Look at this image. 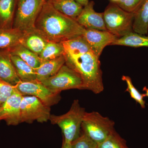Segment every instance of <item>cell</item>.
Masks as SVG:
<instances>
[{"mask_svg":"<svg viewBox=\"0 0 148 148\" xmlns=\"http://www.w3.org/2000/svg\"><path fill=\"white\" fill-rule=\"evenodd\" d=\"M35 29L48 41L57 42L82 36L85 29L75 19L56 10L48 1L37 18Z\"/></svg>","mask_w":148,"mask_h":148,"instance_id":"cell-1","label":"cell"},{"mask_svg":"<svg viewBox=\"0 0 148 148\" xmlns=\"http://www.w3.org/2000/svg\"><path fill=\"white\" fill-rule=\"evenodd\" d=\"M65 56V64L81 77L84 89L90 90L95 94L103 92V73L98 57L92 52L76 57Z\"/></svg>","mask_w":148,"mask_h":148,"instance_id":"cell-2","label":"cell"},{"mask_svg":"<svg viewBox=\"0 0 148 148\" xmlns=\"http://www.w3.org/2000/svg\"><path fill=\"white\" fill-rule=\"evenodd\" d=\"M85 109L81 107L79 101L75 100L69 110L64 114L51 115L49 121L51 124L57 125L61 128L66 143H71L79 137Z\"/></svg>","mask_w":148,"mask_h":148,"instance_id":"cell-3","label":"cell"},{"mask_svg":"<svg viewBox=\"0 0 148 148\" xmlns=\"http://www.w3.org/2000/svg\"><path fill=\"white\" fill-rule=\"evenodd\" d=\"M106 29L118 38L133 31L134 12L123 9L115 3L111 2L103 12Z\"/></svg>","mask_w":148,"mask_h":148,"instance_id":"cell-4","label":"cell"},{"mask_svg":"<svg viewBox=\"0 0 148 148\" xmlns=\"http://www.w3.org/2000/svg\"><path fill=\"white\" fill-rule=\"evenodd\" d=\"M46 0H17L13 28L22 32L35 29V23Z\"/></svg>","mask_w":148,"mask_h":148,"instance_id":"cell-5","label":"cell"},{"mask_svg":"<svg viewBox=\"0 0 148 148\" xmlns=\"http://www.w3.org/2000/svg\"><path fill=\"white\" fill-rule=\"evenodd\" d=\"M115 123L97 112H86L81 128L83 132L97 144L106 140L114 130Z\"/></svg>","mask_w":148,"mask_h":148,"instance_id":"cell-6","label":"cell"},{"mask_svg":"<svg viewBox=\"0 0 148 148\" xmlns=\"http://www.w3.org/2000/svg\"><path fill=\"white\" fill-rule=\"evenodd\" d=\"M42 83L51 92L60 93L72 89L84 90L83 82L80 75L66 64L55 75Z\"/></svg>","mask_w":148,"mask_h":148,"instance_id":"cell-7","label":"cell"},{"mask_svg":"<svg viewBox=\"0 0 148 148\" xmlns=\"http://www.w3.org/2000/svg\"><path fill=\"white\" fill-rule=\"evenodd\" d=\"M50 107L34 96H23L21 104L20 122L32 123L36 121L43 123L49 120Z\"/></svg>","mask_w":148,"mask_h":148,"instance_id":"cell-8","label":"cell"},{"mask_svg":"<svg viewBox=\"0 0 148 148\" xmlns=\"http://www.w3.org/2000/svg\"><path fill=\"white\" fill-rule=\"evenodd\" d=\"M14 86L23 96H34L49 107L56 105L61 100L60 93L51 92L37 79L30 81L20 80Z\"/></svg>","mask_w":148,"mask_h":148,"instance_id":"cell-9","label":"cell"},{"mask_svg":"<svg viewBox=\"0 0 148 148\" xmlns=\"http://www.w3.org/2000/svg\"><path fill=\"white\" fill-rule=\"evenodd\" d=\"M23 96L16 89L0 106V121H5L8 125H17L21 123V104Z\"/></svg>","mask_w":148,"mask_h":148,"instance_id":"cell-10","label":"cell"},{"mask_svg":"<svg viewBox=\"0 0 148 148\" xmlns=\"http://www.w3.org/2000/svg\"><path fill=\"white\" fill-rule=\"evenodd\" d=\"M82 36L92 53L99 58L105 47L111 45L118 38L108 31L93 29H85Z\"/></svg>","mask_w":148,"mask_h":148,"instance_id":"cell-11","label":"cell"},{"mask_svg":"<svg viewBox=\"0 0 148 148\" xmlns=\"http://www.w3.org/2000/svg\"><path fill=\"white\" fill-rule=\"evenodd\" d=\"M94 2L90 1L84 7L81 13L76 20L86 29L108 31L104 21L103 12H98L94 9Z\"/></svg>","mask_w":148,"mask_h":148,"instance_id":"cell-12","label":"cell"},{"mask_svg":"<svg viewBox=\"0 0 148 148\" xmlns=\"http://www.w3.org/2000/svg\"><path fill=\"white\" fill-rule=\"evenodd\" d=\"M0 78L14 86L20 81L8 49H0Z\"/></svg>","mask_w":148,"mask_h":148,"instance_id":"cell-13","label":"cell"},{"mask_svg":"<svg viewBox=\"0 0 148 148\" xmlns=\"http://www.w3.org/2000/svg\"><path fill=\"white\" fill-rule=\"evenodd\" d=\"M48 41L36 29L23 32L21 38V45L39 55Z\"/></svg>","mask_w":148,"mask_h":148,"instance_id":"cell-14","label":"cell"},{"mask_svg":"<svg viewBox=\"0 0 148 148\" xmlns=\"http://www.w3.org/2000/svg\"><path fill=\"white\" fill-rule=\"evenodd\" d=\"M65 63L66 58L64 55L52 60L43 61L40 66L35 69L37 79L42 81L53 76Z\"/></svg>","mask_w":148,"mask_h":148,"instance_id":"cell-15","label":"cell"},{"mask_svg":"<svg viewBox=\"0 0 148 148\" xmlns=\"http://www.w3.org/2000/svg\"><path fill=\"white\" fill-rule=\"evenodd\" d=\"M61 43L64 48L65 56L76 57L88 52H92L82 35Z\"/></svg>","mask_w":148,"mask_h":148,"instance_id":"cell-16","label":"cell"},{"mask_svg":"<svg viewBox=\"0 0 148 148\" xmlns=\"http://www.w3.org/2000/svg\"><path fill=\"white\" fill-rule=\"evenodd\" d=\"M17 0H0V29L13 28Z\"/></svg>","mask_w":148,"mask_h":148,"instance_id":"cell-17","label":"cell"},{"mask_svg":"<svg viewBox=\"0 0 148 148\" xmlns=\"http://www.w3.org/2000/svg\"><path fill=\"white\" fill-rule=\"evenodd\" d=\"M48 1L56 10L75 20L84 7L75 0H49Z\"/></svg>","mask_w":148,"mask_h":148,"instance_id":"cell-18","label":"cell"},{"mask_svg":"<svg viewBox=\"0 0 148 148\" xmlns=\"http://www.w3.org/2000/svg\"><path fill=\"white\" fill-rule=\"evenodd\" d=\"M133 31L143 35L148 33V0H144L134 12Z\"/></svg>","mask_w":148,"mask_h":148,"instance_id":"cell-19","label":"cell"},{"mask_svg":"<svg viewBox=\"0 0 148 148\" xmlns=\"http://www.w3.org/2000/svg\"><path fill=\"white\" fill-rule=\"evenodd\" d=\"M23 32L14 28L0 29V49H9L20 44Z\"/></svg>","mask_w":148,"mask_h":148,"instance_id":"cell-20","label":"cell"},{"mask_svg":"<svg viewBox=\"0 0 148 148\" xmlns=\"http://www.w3.org/2000/svg\"><path fill=\"white\" fill-rule=\"evenodd\" d=\"M111 45L148 47V36L132 32L123 36L118 38Z\"/></svg>","mask_w":148,"mask_h":148,"instance_id":"cell-21","label":"cell"},{"mask_svg":"<svg viewBox=\"0 0 148 148\" xmlns=\"http://www.w3.org/2000/svg\"><path fill=\"white\" fill-rule=\"evenodd\" d=\"M9 50L11 55L18 56L34 69L38 68L41 64L42 61L39 55L21 44L18 45Z\"/></svg>","mask_w":148,"mask_h":148,"instance_id":"cell-22","label":"cell"},{"mask_svg":"<svg viewBox=\"0 0 148 148\" xmlns=\"http://www.w3.org/2000/svg\"><path fill=\"white\" fill-rule=\"evenodd\" d=\"M11 59L20 80L30 81L37 79L35 69L16 56L11 54Z\"/></svg>","mask_w":148,"mask_h":148,"instance_id":"cell-23","label":"cell"},{"mask_svg":"<svg viewBox=\"0 0 148 148\" xmlns=\"http://www.w3.org/2000/svg\"><path fill=\"white\" fill-rule=\"evenodd\" d=\"M64 54V48L61 42L49 41L39 56L42 62L55 59Z\"/></svg>","mask_w":148,"mask_h":148,"instance_id":"cell-24","label":"cell"},{"mask_svg":"<svg viewBox=\"0 0 148 148\" xmlns=\"http://www.w3.org/2000/svg\"><path fill=\"white\" fill-rule=\"evenodd\" d=\"M97 148H129L125 140L121 138L115 130L111 132L102 143L98 145Z\"/></svg>","mask_w":148,"mask_h":148,"instance_id":"cell-25","label":"cell"},{"mask_svg":"<svg viewBox=\"0 0 148 148\" xmlns=\"http://www.w3.org/2000/svg\"><path fill=\"white\" fill-rule=\"evenodd\" d=\"M122 80L126 82L127 87L125 91L130 93L131 98L135 100L137 103H139L142 108H145V101L144 100V96L143 94H141L140 92L134 86L132 83V79L130 77L128 76H123Z\"/></svg>","mask_w":148,"mask_h":148,"instance_id":"cell-26","label":"cell"},{"mask_svg":"<svg viewBox=\"0 0 148 148\" xmlns=\"http://www.w3.org/2000/svg\"><path fill=\"white\" fill-rule=\"evenodd\" d=\"M71 148H97L98 144L84 133L71 143Z\"/></svg>","mask_w":148,"mask_h":148,"instance_id":"cell-27","label":"cell"},{"mask_svg":"<svg viewBox=\"0 0 148 148\" xmlns=\"http://www.w3.org/2000/svg\"><path fill=\"white\" fill-rule=\"evenodd\" d=\"M16 90L14 86L0 78V106L5 102Z\"/></svg>","mask_w":148,"mask_h":148,"instance_id":"cell-28","label":"cell"},{"mask_svg":"<svg viewBox=\"0 0 148 148\" xmlns=\"http://www.w3.org/2000/svg\"><path fill=\"white\" fill-rule=\"evenodd\" d=\"M144 0H119L115 3L123 9L130 12H135Z\"/></svg>","mask_w":148,"mask_h":148,"instance_id":"cell-29","label":"cell"},{"mask_svg":"<svg viewBox=\"0 0 148 148\" xmlns=\"http://www.w3.org/2000/svg\"><path fill=\"white\" fill-rule=\"evenodd\" d=\"M75 1L83 7L86 5L89 2V0H75Z\"/></svg>","mask_w":148,"mask_h":148,"instance_id":"cell-30","label":"cell"},{"mask_svg":"<svg viewBox=\"0 0 148 148\" xmlns=\"http://www.w3.org/2000/svg\"><path fill=\"white\" fill-rule=\"evenodd\" d=\"M61 148H71V143H66L63 140V144H62V147Z\"/></svg>","mask_w":148,"mask_h":148,"instance_id":"cell-31","label":"cell"},{"mask_svg":"<svg viewBox=\"0 0 148 148\" xmlns=\"http://www.w3.org/2000/svg\"><path fill=\"white\" fill-rule=\"evenodd\" d=\"M143 91L145 92V93L143 94L144 97H147L148 98V88L146 87V86H145V87L143 88Z\"/></svg>","mask_w":148,"mask_h":148,"instance_id":"cell-32","label":"cell"},{"mask_svg":"<svg viewBox=\"0 0 148 148\" xmlns=\"http://www.w3.org/2000/svg\"><path fill=\"white\" fill-rule=\"evenodd\" d=\"M111 2H112L114 3H116L117 2L119 1V0H110Z\"/></svg>","mask_w":148,"mask_h":148,"instance_id":"cell-33","label":"cell"},{"mask_svg":"<svg viewBox=\"0 0 148 148\" xmlns=\"http://www.w3.org/2000/svg\"><path fill=\"white\" fill-rule=\"evenodd\" d=\"M46 1H49V0H46Z\"/></svg>","mask_w":148,"mask_h":148,"instance_id":"cell-34","label":"cell"}]
</instances>
